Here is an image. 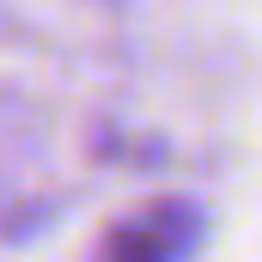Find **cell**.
<instances>
[{
	"label": "cell",
	"mask_w": 262,
	"mask_h": 262,
	"mask_svg": "<svg viewBox=\"0 0 262 262\" xmlns=\"http://www.w3.org/2000/svg\"><path fill=\"white\" fill-rule=\"evenodd\" d=\"M195 207L183 201H152L140 207L134 220H122L104 244V262H177L189 244H195Z\"/></svg>",
	"instance_id": "6da1fadb"
}]
</instances>
